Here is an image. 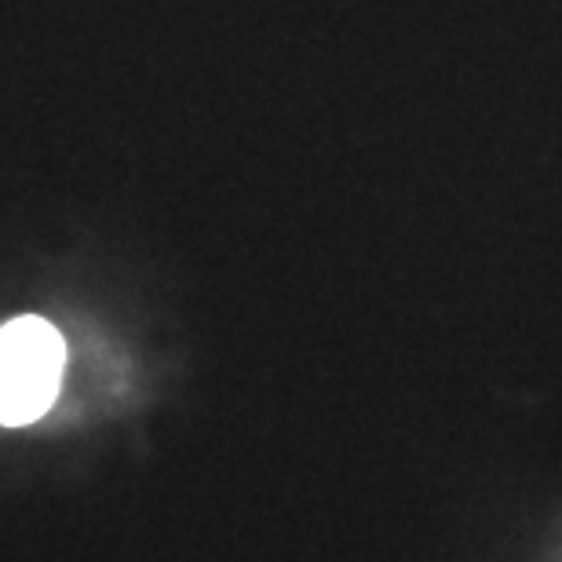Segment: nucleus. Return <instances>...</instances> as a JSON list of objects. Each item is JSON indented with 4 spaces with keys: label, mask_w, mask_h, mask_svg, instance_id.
<instances>
[{
    "label": "nucleus",
    "mask_w": 562,
    "mask_h": 562,
    "mask_svg": "<svg viewBox=\"0 0 562 562\" xmlns=\"http://www.w3.org/2000/svg\"><path fill=\"white\" fill-rule=\"evenodd\" d=\"M66 369V340L52 322L22 314L0 325V424L26 427L55 406Z\"/></svg>",
    "instance_id": "f257e3e1"
}]
</instances>
